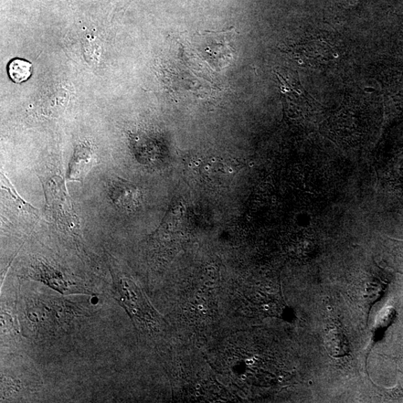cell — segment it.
I'll use <instances>...</instances> for the list:
<instances>
[{
    "label": "cell",
    "instance_id": "16",
    "mask_svg": "<svg viewBox=\"0 0 403 403\" xmlns=\"http://www.w3.org/2000/svg\"><path fill=\"white\" fill-rule=\"evenodd\" d=\"M200 395H201V394L199 393V391H196V392H195V396H196V397H200Z\"/></svg>",
    "mask_w": 403,
    "mask_h": 403
},
{
    "label": "cell",
    "instance_id": "7",
    "mask_svg": "<svg viewBox=\"0 0 403 403\" xmlns=\"http://www.w3.org/2000/svg\"><path fill=\"white\" fill-rule=\"evenodd\" d=\"M31 63L22 59H14L8 66V73L10 79L15 83L27 81L31 76Z\"/></svg>",
    "mask_w": 403,
    "mask_h": 403
},
{
    "label": "cell",
    "instance_id": "11",
    "mask_svg": "<svg viewBox=\"0 0 403 403\" xmlns=\"http://www.w3.org/2000/svg\"><path fill=\"white\" fill-rule=\"evenodd\" d=\"M197 309H198L199 311L203 312V311L204 310V305H202V304L198 305Z\"/></svg>",
    "mask_w": 403,
    "mask_h": 403
},
{
    "label": "cell",
    "instance_id": "17",
    "mask_svg": "<svg viewBox=\"0 0 403 403\" xmlns=\"http://www.w3.org/2000/svg\"><path fill=\"white\" fill-rule=\"evenodd\" d=\"M283 380V378L282 377H279V381H282Z\"/></svg>",
    "mask_w": 403,
    "mask_h": 403
},
{
    "label": "cell",
    "instance_id": "6",
    "mask_svg": "<svg viewBox=\"0 0 403 403\" xmlns=\"http://www.w3.org/2000/svg\"><path fill=\"white\" fill-rule=\"evenodd\" d=\"M326 349L334 357H342L349 352V345L344 334L337 330L328 332L325 338Z\"/></svg>",
    "mask_w": 403,
    "mask_h": 403
},
{
    "label": "cell",
    "instance_id": "3",
    "mask_svg": "<svg viewBox=\"0 0 403 403\" xmlns=\"http://www.w3.org/2000/svg\"><path fill=\"white\" fill-rule=\"evenodd\" d=\"M26 278L43 282L50 288L63 295L70 294H92L90 291L82 287L81 285L68 277L66 274L42 260H38L31 265V269L26 275Z\"/></svg>",
    "mask_w": 403,
    "mask_h": 403
},
{
    "label": "cell",
    "instance_id": "1",
    "mask_svg": "<svg viewBox=\"0 0 403 403\" xmlns=\"http://www.w3.org/2000/svg\"><path fill=\"white\" fill-rule=\"evenodd\" d=\"M26 313L36 331L49 335L65 332L77 317L86 314L75 303L52 296L30 300Z\"/></svg>",
    "mask_w": 403,
    "mask_h": 403
},
{
    "label": "cell",
    "instance_id": "12",
    "mask_svg": "<svg viewBox=\"0 0 403 403\" xmlns=\"http://www.w3.org/2000/svg\"><path fill=\"white\" fill-rule=\"evenodd\" d=\"M264 311H269L270 306L268 305H264Z\"/></svg>",
    "mask_w": 403,
    "mask_h": 403
},
{
    "label": "cell",
    "instance_id": "4",
    "mask_svg": "<svg viewBox=\"0 0 403 403\" xmlns=\"http://www.w3.org/2000/svg\"><path fill=\"white\" fill-rule=\"evenodd\" d=\"M109 194L113 204L123 211H134L139 206V190L133 183L123 178L116 177L112 180Z\"/></svg>",
    "mask_w": 403,
    "mask_h": 403
},
{
    "label": "cell",
    "instance_id": "5",
    "mask_svg": "<svg viewBox=\"0 0 403 403\" xmlns=\"http://www.w3.org/2000/svg\"><path fill=\"white\" fill-rule=\"evenodd\" d=\"M95 161L94 153L89 144H78L69 163L68 178L82 182L91 171Z\"/></svg>",
    "mask_w": 403,
    "mask_h": 403
},
{
    "label": "cell",
    "instance_id": "8",
    "mask_svg": "<svg viewBox=\"0 0 403 403\" xmlns=\"http://www.w3.org/2000/svg\"><path fill=\"white\" fill-rule=\"evenodd\" d=\"M1 177L2 188L10 195V199L13 202L16 208L20 211L26 212V213L37 217L38 210L26 203V201L18 195L12 183L4 174H2Z\"/></svg>",
    "mask_w": 403,
    "mask_h": 403
},
{
    "label": "cell",
    "instance_id": "15",
    "mask_svg": "<svg viewBox=\"0 0 403 403\" xmlns=\"http://www.w3.org/2000/svg\"><path fill=\"white\" fill-rule=\"evenodd\" d=\"M201 388H202V386H201V385H200L199 383H197V384L195 385V388H196L197 390H199Z\"/></svg>",
    "mask_w": 403,
    "mask_h": 403
},
{
    "label": "cell",
    "instance_id": "10",
    "mask_svg": "<svg viewBox=\"0 0 403 403\" xmlns=\"http://www.w3.org/2000/svg\"><path fill=\"white\" fill-rule=\"evenodd\" d=\"M245 363H246V365H250V366H251V365H253L254 364V360H253V359H252V358L247 359V360H245Z\"/></svg>",
    "mask_w": 403,
    "mask_h": 403
},
{
    "label": "cell",
    "instance_id": "14",
    "mask_svg": "<svg viewBox=\"0 0 403 403\" xmlns=\"http://www.w3.org/2000/svg\"><path fill=\"white\" fill-rule=\"evenodd\" d=\"M247 376L245 374H243L241 376V380H246L247 379Z\"/></svg>",
    "mask_w": 403,
    "mask_h": 403
},
{
    "label": "cell",
    "instance_id": "2",
    "mask_svg": "<svg viewBox=\"0 0 403 403\" xmlns=\"http://www.w3.org/2000/svg\"><path fill=\"white\" fill-rule=\"evenodd\" d=\"M45 194L47 208L51 217L63 229L77 234L79 220L72 206L63 180L59 176L50 178L45 187Z\"/></svg>",
    "mask_w": 403,
    "mask_h": 403
},
{
    "label": "cell",
    "instance_id": "13",
    "mask_svg": "<svg viewBox=\"0 0 403 403\" xmlns=\"http://www.w3.org/2000/svg\"><path fill=\"white\" fill-rule=\"evenodd\" d=\"M214 283L210 282H205V285L208 286V287H211V285H213Z\"/></svg>",
    "mask_w": 403,
    "mask_h": 403
},
{
    "label": "cell",
    "instance_id": "9",
    "mask_svg": "<svg viewBox=\"0 0 403 403\" xmlns=\"http://www.w3.org/2000/svg\"><path fill=\"white\" fill-rule=\"evenodd\" d=\"M395 313V310L390 307H386V309L381 310L377 318V327L385 328L388 326L394 319Z\"/></svg>",
    "mask_w": 403,
    "mask_h": 403
}]
</instances>
